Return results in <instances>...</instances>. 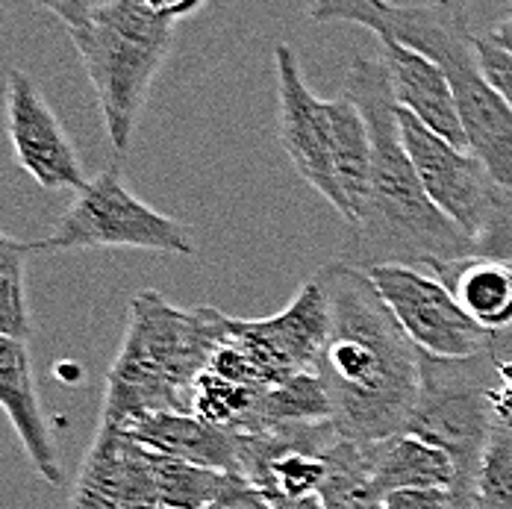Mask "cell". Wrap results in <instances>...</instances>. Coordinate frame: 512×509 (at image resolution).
<instances>
[{"mask_svg": "<svg viewBox=\"0 0 512 509\" xmlns=\"http://www.w3.org/2000/svg\"><path fill=\"white\" fill-rule=\"evenodd\" d=\"M204 509H283L242 474H227L224 486Z\"/></svg>", "mask_w": 512, "mask_h": 509, "instance_id": "24", "label": "cell"}, {"mask_svg": "<svg viewBox=\"0 0 512 509\" xmlns=\"http://www.w3.org/2000/svg\"><path fill=\"white\" fill-rule=\"evenodd\" d=\"M206 0H145V6L156 12V15H162V18H168V21H180V18H189V15H195L198 9H204Z\"/></svg>", "mask_w": 512, "mask_h": 509, "instance_id": "28", "label": "cell"}, {"mask_svg": "<svg viewBox=\"0 0 512 509\" xmlns=\"http://www.w3.org/2000/svg\"><path fill=\"white\" fill-rule=\"evenodd\" d=\"M218 333V309H180L156 289L136 292L124 342L106 374L98 427L121 430L151 412H192V389L209 365Z\"/></svg>", "mask_w": 512, "mask_h": 509, "instance_id": "4", "label": "cell"}, {"mask_svg": "<svg viewBox=\"0 0 512 509\" xmlns=\"http://www.w3.org/2000/svg\"><path fill=\"white\" fill-rule=\"evenodd\" d=\"M68 36L92 80L112 151L124 156L174 45V21L151 12L145 0H106Z\"/></svg>", "mask_w": 512, "mask_h": 509, "instance_id": "5", "label": "cell"}, {"mask_svg": "<svg viewBox=\"0 0 512 509\" xmlns=\"http://www.w3.org/2000/svg\"><path fill=\"white\" fill-rule=\"evenodd\" d=\"M371 480L377 492L386 498L395 489H454L457 486V465L442 448L412 436L395 433L389 439L365 445Z\"/></svg>", "mask_w": 512, "mask_h": 509, "instance_id": "16", "label": "cell"}, {"mask_svg": "<svg viewBox=\"0 0 512 509\" xmlns=\"http://www.w3.org/2000/svg\"><path fill=\"white\" fill-rule=\"evenodd\" d=\"M512 342V330L492 351L465 359H436L421 354V398L404 433L442 448L457 465L454 495L462 498L486 451L498 386V357Z\"/></svg>", "mask_w": 512, "mask_h": 509, "instance_id": "6", "label": "cell"}, {"mask_svg": "<svg viewBox=\"0 0 512 509\" xmlns=\"http://www.w3.org/2000/svg\"><path fill=\"white\" fill-rule=\"evenodd\" d=\"M36 6L53 12L59 21H65V27H80L92 18L95 12V0H33Z\"/></svg>", "mask_w": 512, "mask_h": 509, "instance_id": "27", "label": "cell"}, {"mask_svg": "<svg viewBox=\"0 0 512 509\" xmlns=\"http://www.w3.org/2000/svg\"><path fill=\"white\" fill-rule=\"evenodd\" d=\"M33 254H62L86 248H136L154 254H195L189 230L139 201L127 186L118 162L89 180L77 201L56 221L51 236L30 242Z\"/></svg>", "mask_w": 512, "mask_h": 509, "instance_id": "8", "label": "cell"}, {"mask_svg": "<svg viewBox=\"0 0 512 509\" xmlns=\"http://www.w3.org/2000/svg\"><path fill=\"white\" fill-rule=\"evenodd\" d=\"M309 424H333V404L318 371H301L277 386L262 389L254 418L242 433L309 427Z\"/></svg>", "mask_w": 512, "mask_h": 509, "instance_id": "18", "label": "cell"}, {"mask_svg": "<svg viewBox=\"0 0 512 509\" xmlns=\"http://www.w3.org/2000/svg\"><path fill=\"white\" fill-rule=\"evenodd\" d=\"M489 42H495L498 48H504V51H510L512 53V12L486 36Z\"/></svg>", "mask_w": 512, "mask_h": 509, "instance_id": "30", "label": "cell"}, {"mask_svg": "<svg viewBox=\"0 0 512 509\" xmlns=\"http://www.w3.org/2000/svg\"><path fill=\"white\" fill-rule=\"evenodd\" d=\"M365 3H371V6H389L392 0H365Z\"/></svg>", "mask_w": 512, "mask_h": 509, "instance_id": "33", "label": "cell"}, {"mask_svg": "<svg viewBox=\"0 0 512 509\" xmlns=\"http://www.w3.org/2000/svg\"><path fill=\"white\" fill-rule=\"evenodd\" d=\"M460 306L486 330H512V262L498 256H474L436 271Z\"/></svg>", "mask_w": 512, "mask_h": 509, "instance_id": "17", "label": "cell"}, {"mask_svg": "<svg viewBox=\"0 0 512 509\" xmlns=\"http://www.w3.org/2000/svg\"><path fill=\"white\" fill-rule=\"evenodd\" d=\"M495 424L468 492L457 498V509H512V401L492 392Z\"/></svg>", "mask_w": 512, "mask_h": 509, "instance_id": "19", "label": "cell"}, {"mask_svg": "<svg viewBox=\"0 0 512 509\" xmlns=\"http://www.w3.org/2000/svg\"><path fill=\"white\" fill-rule=\"evenodd\" d=\"M259 395H262V389L242 386V383L224 380L212 371H204L192 389V415H198L201 421L218 427V430L242 433L254 418Z\"/></svg>", "mask_w": 512, "mask_h": 509, "instance_id": "22", "label": "cell"}, {"mask_svg": "<svg viewBox=\"0 0 512 509\" xmlns=\"http://www.w3.org/2000/svg\"><path fill=\"white\" fill-rule=\"evenodd\" d=\"M289 509H327V507H324V501H321L318 495H309V498L298 501V504H292Z\"/></svg>", "mask_w": 512, "mask_h": 509, "instance_id": "31", "label": "cell"}, {"mask_svg": "<svg viewBox=\"0 0 512 509\" xmlns=\"http://www.w3.org/2000/svg\"><path fill=\"white\" fill-rule=\"evenodd\" d=\"M386 509H457L454 489H395L386 495Z\"/></svg>", "mask_w": 512, "mask_h": 509, "instance_id": "26", "label": "cell"}, {"mask_svg": "<svg viewBox=\"0 0 512 509\" xmlns=\"http://www.w3.org/2000/svg\"><path fill=\"white\" fill-rule=\"evenodd\" d=\"M330 336V301L312 274L292 304L271 318H230L221 312L218 342L233 345L254 374L256 386H277L301 371H315Z\"/></svg>", "mask_w": 512, "mask_h": 509, "instance_id": "9", "label": "cell"}, {"mask_svg": "<svg viewBox=\"0 0 512 509\" xmlns=\"http://www.w3.org/2000/svg\"><path fill=\"white\" fill-rule=\"evenodd\" d=\"M436 6H445V9H454V12H468V3L471 0H433Z\"/></svg>", "mask_w": 512, "mask_h": 509, "instance_id": "32", "label": "cell"}, {"mask_svg": "<svg viewBox=\"0 0 512 509\" xmlns=\"http://www.w3.org/2000/svg\"><path fill=\"white\" fill-rule=\"evenodd\" d=\"M330 301V336L315 365L342 439L371 445L404 433L421 398V351L368 271L333 259L315 271Z\"/></svg>", "mask_w": 512, "mask_h": 509, "instance_id": "1", "label": "cell"}, {"mask_svg": "<svg viewBox=\"0 0 512 509\" xmlns=\"http://www.w3.org/2000/svg\"><path fill=\"white\" fill-rule=\"evenodd\" d=\"M477 56H480V65H483V74L486 80L495 86V92L507 101L512 109V53L498 48L495 42L489 39H480L477 36Z\"/></svg>", "mask_w": 512, "mask_h": 509, "instance_id": "25", "label": "cell"}, {"mask_svg": "<svg viewBox=\"0 0 512 509\" xmlns=\"http://www.w3.org/2000/svg\"><path fill=\"white\" fill-rule=\"evenodd\" d=\"M6 121L15 162L48 192H83L89 177L62 121L30 74L12 68L6 77Z\"/></svg>", "mask_w": 512, "mask_h": 509, "instance_id": "12", "label": "cell"}, {"mask_svg": "<svg viewBox=\"0 0 512 509\" xmlns=\"http://www.w3.org/2000/svg\"><path fill=\"white\" fill-rule=\"evenodd\" d=\"M357 103L371 130V183L362 215L348 227V242L339 259L371 271L377 265H410L442 271L483 248L433 204L398 124V101L386 65L368 56H354L345 92Z\"/></svg>", "mask_w": 512, "mask_h": 509, "instance_id": "2", "label": "cell"}, {"mask_svg": "<svg viewBox=\"0 0 512 509\" xmlns=\"http://www.w3.org/2000/svg\"><path fill=\"white\" fill-rule=\"evenodd\" d=\"M377 292L395 312L415 348L436 359H465L492 351L504 333L477 324L445 280L410 265H377L368 271Z\"/></svg>", "mask_w": 512, "mask_h": 509, "instance_id": "10", "label": "cell"}, {"mask_svg": "<svg viewBox=\"0 0 512 509\" xmlns=\"http://www.w3.org/2000/svg\"><path fill=\"white\" fill-rule=\"evenodd\" d=\"M0 404L9 415L33 468L42 474V480H48V486H62L65 474L53 448L51 430L39 407L30 345L21 339H9V336H0Z\"/></svg>", "mask_w": 512, "mask_h": 509, "instance_id": "14", "label": "cell"}, {"mask_svg": "<svg viewBox=\"0 0 512 509\" xmlns=\"http://www.w3.org/2000/svg\"><path fill=\"white\" fill-rule=\"evenodd\" d=\"M380 62L389 71L392 95L401 109H410L418 121L460 151H471L451 80L439 62L401 45L395 36H380Z\"/></svg>", "mask_w": 512, "mask_h": 509, "instance_id": "13", "label": "cell"}, {"mask_svg": "<svg viewBox=\"0 0 512 509\" xmlns=\"http://www.w3.org/2000/svg\"><path fill=\"white\" fill-rule=\"evenodd\" d=\"M398 124L433 204L468 233L483 254L512 262V198L495 183L486 162L433 133L410 109L398 106Z\"/></svg>", "mask_w": 512, "mask_h": 509, "instance_id": "7", "label": "cell"}, {"mask_svg": "<svg viewBox=\"0 0 512 509\" xmlns=\"http://www.w3.org/2000/svg\"><path fill=\"white\" fill-rule=\"evenodd\" d=\"M498 395L512 401V342L498 357Z\"/></svg>", "mask_w": 512, "mask_h": 509, "instance_id": "29", "label": "cell"}, {"mask_svg": "<svg viewBox=\"0 0 512 509\" xmlns=\"http://www.w3.org/2000/svg\"><path fill=\"white\" fill-rule=\"evenodd\" d=\"M312 21L359 24L439 62L451 80L465 139L512 198V109L486 80L465 12L445 6H371L365 0H309Z\"/></svg>", "mask_w": 512, "mask_h": 509, "instance_id": "3", "label": "cell"}, {"mask_svg": "<svg viewBox=\"0 0 512 509\" xmlns=\"http://www.w3.org/2000/svg\"><path fill=\"white\" fill-rule=\"evenodd\" d=\"M327 477L318 489V498L327 509H386V498L371 480V465L365 445L351 439H336L327 451Z\"/></svg>", "mask_w": 512, "mask_h": 509, "instance_id": "20", "label": "cell"}, {"mask_svg": "<svg viewBox=\"0 0 512 509\" xmlns=\"http://www.w3.org/2000/svg\"><path fill=\"white\" fill-rule=\"evenodd\" d=\"M277 71V136L283 151L309 186L333 206L345 224L351 209L339 183V127L333 101H321L309 92L301 62L289 45L274 48Z\"/></svg>", "mask_w": 512, "mask_h": 509, "instance_id": "11", "label": "cell"}, {"mask_svg": "<svg viewBox=\"0 0 512 509\" xmlns=\"http://www.w3.org/2000/svg\"><path fill=\"white\" fill-rule=\"evenodd\" d=\"M121 433L165 457L186 459L204 468L236 474L233 433L206 424L192 412H151L121 427Z\"/></svg>", "mask_w": 512, "mask_h": 509, "instance_id": "15", "label": "cell"}, {"mask_svg": "<svg viewBox=\"0 0 512 509\" xmlns=\"http://www.w3.org/2000/svg\"><path fill=\"white\" fill-rule=\"evenodd\" d=\"M227 471L204 468L154 451L156 498L162 509H204L224 486Z\"/></svg>", "mask_w": 512, "mask_h": 509, "instance_id": "21", "label": "cell"}, {"mask_svg": "<svg viewBox=\"0 0 512 509\" xmlns=\"http://www.w3.org/2000/svg\"><path fill=\"white\" fill-rule=\"evenodd\" d=\"M30 242L12 236L0 239V336L30 342L33 321L27 304V256Z\"/></svg>", "mask_w": 512, "mask_h": 509, "instance_id": "23", "label": "cell"}]
</instances>
